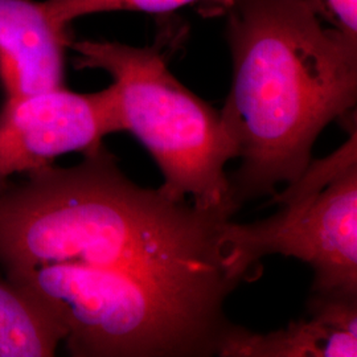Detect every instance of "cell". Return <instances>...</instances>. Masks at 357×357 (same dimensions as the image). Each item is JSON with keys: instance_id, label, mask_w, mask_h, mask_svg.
<instances>
[{"instance_id": "obj_10", "label": "cell", "mask_w": 357, "mask_h": 357, "mask_svg": "<svg viewBox=\"0 0 357 357\" xmlns=\"http://www.w3.org/2000/svg\"><path fill=\"white\" fill-rule=\"evenodd\" d=\"M236 0H44V7L56 26L69 28L81 16L112 11L172 13L185 6H203L204 11L227 13Z\"/></svg>"}, {"instance_id": "obj_3", "label": "cell", "mask_w": 357, "mask_h": 357, "mask_svg": "<svg viewBox=\"0 0 357 357\" xmlns=\"http://www.w3.org/2000/svg\"><path fill=\"white\" fill-rule=\"evenodd\" d=\"M184 31H159L153 47L113 41H70L78 69H100L113 78L122 130L135 135L160 168V190L175 200L231 217L227 163L237 158L221 113L180 84L168 70Z\"/></svg>"}, {"instance_id": "obj_5", "label": "cell", "mask_w": 357, "mask_h": 357, "mask_svg": "<svg viewBox=\"0 0 357 357\" xmlns=\"http://www.w3.org/2000/svg\"><path fill=\"white\" fill-rule=\"evenodd\" d=\"M275 215L253 224L228 221L224 238L233 275L257 278L264 257H295L314 270L312 294L357 298V131L324 159L312 160L275 193Z\"/></svg>"}, {"instance_id": "obj_4", "label": "cell", "mask_w": 357, "mask_h": 357, "mask_svg": "<svg viewBox=\"0 0 357 357\" xmlns=\"http://www.w3.org/2000/svg\"><path fill=\"white\" fill-rule=\"evenodd\" d=\"M7 280L59 320L72 356H218L234 326L224 311L123 273L51 264Z\"/></svg>"}, {"instance_id": "obj_1", "label": "cell", "mask_w": 357, "mask_h": 357, "mask_svg": "<svg viewBox=\"0 0 357 357\" xmlns=\"http://www.w3.org/2000/svg\"><path fill=\"white\" fill-rule=\"evenodd\" d=\"M0 193V266L6 275L66 264L132 275L224 311L240 282L224 238L230 217L139 187L101 146L77 166L26 174Z\"/></svg>"}, {"instance_id": "obj_11", "label": "cell", "mask_w": 357, "mask_h": 357, "mask_svg": "<svg viewBox=\"0 0 357 357\" xmlns=\"http://www.w3.org/2000/svg\"><path fill=\"white\" fill-rule=\"evenodd\" d=\"M321 23L357 38V0H299Z\"/></svg>"}, {"instance_id": "obj_9", "label": "cell", "mask_w": 357, "mask_h": 357, "mask_svg": "<svg viewBox=\"0 0 357 357\" xmlns=\"http://www.w3.org/2000/svg\"><path fill=\"white\" fill-rule=\"evenodd\" d=\"M65 339L63 326L38 301L0 280V357H50Z\"/></svg>"}, {"instance_id": "obj_6", "label": "cell", "mask_w": 357, "mask_h": 357, "mask_svg": "<svg viewBox=\"0 0 357 357\" xmlns=\"http://www.w3.org/2000/svg\"><path fill=\"white\" fill-rule=\"evenodd\" d=\"M122 130L113 85L97 93L65 86L4 98L0 106V193L16 174H29L65 153H94Z\"/></svg>"}, {"instance_id": "obj_2", "label": "cell", "mask_w": 357, "mask_h": 357, "mask_svg": "<svg viewBox=\"0 0 357 357\" xmlns=\"http://www.w3.org/2000/svg\"><path fill=\"white\" fill-rule=\"evenodd\" d=\"M227 13L233 79L220 113L241 160L229 176L237 211L299 178L320 132L351 115L357 38L299 0H236Z\"/></svg>"}, {"instance_id": "obj_7", "label": "cell", "mask_w": 357, "mask_h": 357, "mask_svg": "<svg viewBox=\"0 0 357 357\" xmlns=\"http://www.w3.org/2000/svg\"><path fill=\"white\" fill-rule=\"evenodd\" d=\"M69 28L56 26L44 1L0 0V86L4 98L65 86Z\"/></svg>"}, {"instance_id": "obj_8", "label": "cell", "mask_w": 357, "mask_h": 357, "mask_svg": "<svg viewBox=\"0 0 357 357\" xmlns=\"http://www.w3.org/2000/svg\"><path fill=\"white\" fill-rule=\"evenodd\" d=\"M221 357H356L357 298L312 294L306 315L280 331L234 326Z\"/></svg>"}]
</instances>
